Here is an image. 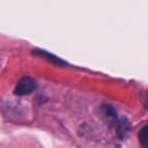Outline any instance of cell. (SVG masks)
Segmentation results:
<instances>
[{"instance_id": "1", "label": "cell", "mask_w": 148, "mask_h": 148, "mask_svg": "<svg viewBox=\"0 0 148 148\" xmlns=\"http://www.w3.org/2000/svg\"><path fill=\"white\" fill-rule=\"evenodd\" d=\"M36 87L37 82L35 81V79L30 76H25L18 81L14 89V93L17 95H28L32 93L36 89Z\"/></svg>"}, {"instance_id": "2", "label": "cell", "mask_w": 148, "mask_h": 148, "mask_svg": "<svg viewBox=\"0 0 148 148\" xmlns=\"http://www.w3.org/2000/svg\"><path fill=\"white\" fill-rule=\"evenodd\" d=\"M138 139L142 145L148 144V125L144 126L138 134Z\"/></svg>"}, {"instance_id": "3", "label": "cell", "mask_w": 148, "mask_h": 148, "mask_svg": "<svg viewBox=\"0 0 148 148\" xmlns=\"http://www.w3.org/2000/svg\"><path fill=\"white\" fill-rule=\"evenodd\" d=\"M126 128H129V123L127 122L126 124H123V121L121 122V125L119 126L118 129V134L120 135L121 137H125V135L127 134L128 130H126Z\"/></svg>"}, {"instance_id": "4", "label": "cell", "mask_w": 148, "mask_h": 148, "mask_svg": "<svg viewBox=\"0 0 148 148\" xmlns=\"http://www.w3.org/2000/svg\"><path fill=\"white\" fill-rule=\"evenodd\" d=\"M147 148H148V146H147Z\"/></svg>"}]
</instances>
